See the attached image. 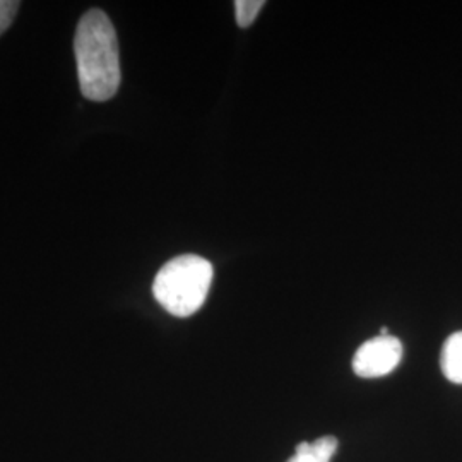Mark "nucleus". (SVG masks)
<instances>
[{
	"instance_id": "3",
	"label": "nucleus",
	"mask_w": 462,
	"mask_h": 462,
	"mask_svg": "<svg viewBox=\"0 0 462 462\" xmlns=\"http://www.w3.org/2000/svg\"><path fill=\"white\" fill-rule=\"evenodd\" d=\"M402 358V345L394 336H377L356 349L353 372L362 379H379L394 372Z\"/></svg>"
},
{
	"instance_id": "1",
	"label": "nucleus",
	"mask_w": 462,
	"mask_h": 462,
	"mask_svg": "<svg viewBox=\"0 0 462 462\" xmlns=\"http://www.w3.org/2000/svg\"><path fill=\"white\" fill-rule=\"evenodd\" d=\"M74 51L84 98L108 101L122 81L116 28L103 11H88L76 30Z\"/></svg>"
},
{
	"instance_id": "4",
	"label": "nucleus",
	"mask_w": 462,
	"mask_h": 462,
	"mask_svg": "<svg viewBox=\"0 0 462 462\" xmlns=\"http://www.w3.org/2000/svg\"><path fill=\"white\" fill-rule=\"evenodd\" d=\"M337 450V439L332 435H324L314 442L298 444L295 456L288 462H330Z\"/></svg>"
},
{
	"instance_id": "6",
	"label": "nucleus",
	"mask_w": 462,
	"mask_h": 462,
	"mask_svg": "<svg viewBox=\"0 0 462 462\" xmlns=\"http://www.w3.org/2000/svg\"><path fill=\"white\" fill-rule=\"evenodd\" d=\"M264 0H236L235 11H236V23L240 28H248L254 24L255 17L264 7Z\"/></svg>"
},
{
	"instance_id": "5",
	"label": "nucleus",
	"mask_w": 462,
	"mask_h": 462,
	"mask_svg": "<svg viewBox=\"0 0 462 462\" xmlns=\"http://www.w3.org/2000/svg\"><path fill=\"white\" fill-rule=\"evenodd\" d=\"M440 366L448 382L462 383V330L447 337L440 355Z\"/></svg>"
},
{
	"instance_id": "2",
	"label": "nucleus",
	"mask_w": 462,
	"mask_h": 462,
	"mask_svg": "<svg viewBox=\"0 0 462 462\" xmlns=\"http://www.w3.org/2000/svg\"><path fill=\"white\" fill-rule=\"evenodd\" d=\"M213 276L215 271L209 261L185 254L160 269L152 282V295L168 314L190 317L204 305Z\"/></svg>"
},
{
	"instance_id": "7",
	"label": "nucleus",
	"mask_w": 462,
	"mask_h": 462,
	"mask_svg": "<svg viewBox=\"0 0 462 462\" xmlns=\"http://www.w3.org/2000/svg\"><path fill=\"white\" fill-rule=\"evenodd\" d=\"M19 2L16 0H0V36L5 33L19 11Z\"/></svg>"
}]
</instances>
